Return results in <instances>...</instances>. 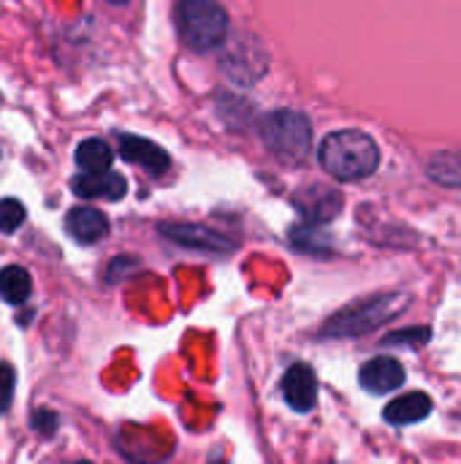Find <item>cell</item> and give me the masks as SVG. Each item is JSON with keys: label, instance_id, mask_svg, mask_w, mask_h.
I'll use <instances>...</instances> for the list:
<instances>
[{"label": "cell", "instance_id": "1", "mask_svg": "<svg viewBox=\"0 0 461 464\" xmlns=\"http://www.w3.org/2000/svg\"><path fill=\"white\" fill-rule=\"evenodd\" d=\"M321 166L342 182L367 179L380 166V150L372 136L361 130H334L321 141Z\"/></svg>", "mask_w": 461, "mask_h": 464}, {"label": "cell", "instance_id": "2", "mask_svg": "<svg viewBox=\"0 0 461 464\" xmlns=\"http://www.w3.org/2000/svg\"><path fill=\"white\" fill-rule=\"evenodd\" d=\"M410 296L408 294H378L361 302H353L351 307L340 310L334 318L326 321L321 329V337L326 340H356L361 334L375 332L386 321L397 318L408 307Z\"/></svg>", "mask_w": 461, "mask_h": 464}, {"label": "cell", "instance_id": "3", "mask_svg": "<svg viewBox=\"0 0 461 464\" xmlns=\"http://www.w3.org/2000/svg\"><path fill=\"white\" fill-rule=\"evenodd\" d=\"M177 33L193 52L220 49L228 38V11L217 0H179Z\"/></svg>", "mask_w": 461, "mask_h": 464}, {"label": "cell", "instance_id": "4", "mask_svg": "<svg viewBox=\"0 0 461 464\" xmlns=\"http://www.w3.org/2000/svg\"><path fill=\"white\" fill-rule=\"evenodd\" d=\"M264 144L285 163H302L312 147V128L302 111L274 109L261 120Z\"/></svg>", "mask_w": 461, "mask_h": 464}, {"label": "cell", "instance_id": "5", "mask_svg": "<svg viewBox=\"0 0 461 464\" xmlns=\"http://www.w3.org/2000/svg\"><path fill=\"white\" fill-rule=\"evenodd\" d=\"M158 231L166 239H171V242H177V245H182L187 250H201V253H215V256L234 250V242L228 237L217 234V231H212L206 226H196V223H160Z\"/></svg>", "mask_w": 461, "mask_h": 464}, {"label": "cell", "instance_id": "6", "mask_svg": "<svg viewBox=\"0 0 461 464\" xmlns=\"http://www.w3.org/2000/svg\"><path fill=\"white\" fill-rule=\"evenodd\" d=\"M226 73L239 82V84H253L266 73V52L258 46V41L247 44L242 41V35L228 46L226 60H223Z\"/></svg>", "mask_w": 461, "mask_h": 464}, {"label": "cell", "instance_id": "7", "mask_svg": "<svg viewBox=\"0 0 461 464\" xmlns=\"http://www.w3.org/2000/svg\"><path fill=\"white\" fill-rule=\"evenodd\" d=\"M293 204L310 226H321L340 215L342 196H340V190H334L329 185H307L296 193Z\"/></svg>", "mask_w": 461, "mask_h": 464}, {"label": "cell", "instance_id": "8", "mask_svg": "<svg viewBox=\"0 0 461 464\" xmlns=\"http://www.w3.org/2000/svg\"><path fill=\"white\" fill-rule=\"evenodd\" d=\"M283 397L291 411L310 413L318 402V378H315L312 367L293 364L283 378Z\"/></svg>", "mask_w": 461, "mask_h": 464}, {"label": "cell", "instance_id": "9", "mask_svg": "<svg viewBox=\"0 0 461 464\" xmlns=\"http://www.w3.org/2000/svg\"><path fill=\"white\" fill-rule=\"evenodd\" d=\"M359 383L370 392V394H391L405 383V367L391 359V356H378L370 359L361 372H359Z\"/></svg>", "mask_w": 461, "mask_h": 464}, {"label": "cell", "instance_id": "10", "mask_svg": "<svg viewBox=\"0 0 461 464\" xmlns=\"http://www.w3.org/2000/svg\"><path fill=\"white\" fill-rule=\"evenodd\" d=\"M68 234L82 245H98L109 237V218L95 207H73L65 215Z\"/></svg>", "mask_w": 461, "mask_h": 464}, {"label": "cell", "instance_id": "11", "mask_svg": "<svg viewBox=\"0 0 461 464\" xmlns=\"http://www.w3.org/2000/svg\"><path fill=\"white\" fill-rule=\"evenodd\" d=\"M71 190H73L79 198L120 201V198L128 193V182H125V177L114 174V171H111V174H109V171H101V174H79V177H73Z\"/></svg>", "mask_w": 461, "mask_h": 464}, {"label": "cell", "instance_id": "12", "mask_svg": "<svg viewBox=\"0 0 461 464\" xmlns=\"http://www.w3.org/2000/svg\"><path fill=\"white\" fill-rule=\"evenodd\" d=\"M120 152L128 163H136L147 169L149 174H163L171 166L168 155L155 141L141 139V136H120Z\"/></svg>", "mask_w": 461, "mask_h": 464}, {"label": "cell", "instance_id": "13", "mask_svg": "<svg viewBox=\"0 0 461 464\" xmlns=\"http://www.w3.org/2000/svg\"><path fill=\"white\" fill-rule=\"evenodd\" d=\"M432 413V397L429 394H421V392H413V394H405V397H397L394 402L386 405L383 416L389 424L394 427H410V424H418L424 421L427 416Z\"/></svg>", "mask_w": 461, "mask_h": 464}, {"label": "cell", "instance_id": "14", "mask_svg": "<svg viewBox=\"0 0 461 464\" xmlns=\"http://www.w3.org/2000/svg\"><path fill=\"white\" fill-rule=\"evenodd\" d=\"M33 294V280H30V272L11 264V266H3L0 269V299L5 304H24Z\"/></svg>", "mask_w": 461, "mask_h": 464}, {"label": "cell", "instance_id": "15", "mask_svg": "<svg viewBox=\"0 0 461 464\" xmlns=\"http://www.w3.org/2000/svg\"><path fill=\"white\" fill-rule=\"evenodd\" d=\"M76 163L84 174H101L111 169V147L103 139H84L76 147Z\"/></svg>", "mask_w": 461, "mask_h": 464}, {"label": "cell", "instance_id": "16", "mask_svg": "<svg viewBox=\"0 0 461 464\" xmlns=\"http://www.w3.org/2000/svg\"><path fill=\"white\" fill-rule=\"evenodd\" d=\"M427 171L435 182L461 188V155L459 152H440L427 163Z\"/></svg>", "mask_w": 461, "mask_h": 464}, {"label": "cell", "instance_id": "17", "mask_svg": "<svg viewBox=\"0 0 461 464\" xmlns=\"http://www.w3.org/2000/svg\"><path fill=\"white\" fill-rule=\"evenodd\" d=\"M291 245L302 253H312V256H323L329 253V237L323 231H318L315 226H296L291 228Z\"/></svg>", "mask_w": 461, "mask_h": 464}, {"label": "cell", "instance_id": "18", "mask_svg": "<svg viewBox=\"0 0 461 464\" xmlns=\"http://www.w3.org/2000/svg\"><path fill=\"white\" fill-rule=\"evenodd\" d=\"M27 212L22 207V201L16 198H0V231L3 234H14L22 223H24Z\"/></svg>", "mask_w": 461, "mask_h": 464}, {"label": "cell", "instance_id": "19", "mask_svg": "<svg viewBox=\"0 0 461 464\" xmlns=\"http://www.w3.org/2000/svg\"><path fill=\"white\" fill-rule=\"evenodd\" d=\"M16 392V370L11 364H0V416L11 408Z\"/></svg>", "mask_w": 461, "mask_h": 464}, {"label": "cell", "instance_id": "20", "mask_svg": "<svg viewBox=\"0 0 461 464\" xmlns=\"http://www.w3.org/2000/svg\"><path fill=\"white\" fill-rule=\"evenodd\" d=\"M33 430L38 435H54L57 432V424H60V416L54 411H35L33 419H30Z\"/></svg>", "mask_w": 461, "mask_h": 464}, {"label": "cell", "instance_id": "21", "mask_svg": "<svg viewBox=\"0 0 461 464\" xmlns=\"http://www.w3.org/2000/svg\"><path fill=\"white\" fill-rule=\"evenodd\" d=\"M429 340V329H410V332H397V334H389L383 343L386 345H421V343H427Z\"/></svg>", "mask_w": 461, "mask_h": 464}, {"label": "cell", "instance_id": "22", "mask_svg": "<svg viewBox=\"0 0 461 464\" xmlns=\"http://www.w3.org/2000/svg\"><path fill=\"white\" fill-rule=\"evenodd\" d=\"M109 3H117V5H122V3H128V0H109Z\"/></svg>", "mask_w": 461, "mask_h": 464}, {"label": "cell", "instance_id": "23", "mask_svg": "<svg viewBox=\"0 0 461 464\" xmlns=\"http://www.w3.org/2000/svg\"><path fill=\"white\" fill-rule=\"evenodd\" d=\"M73 464H92V462H73Z\"/></svg>", "mask_w": 461, "mask_h": 464}]
</instances>
